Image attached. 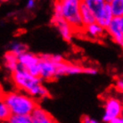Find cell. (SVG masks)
Returning <instances> with one entry per match:
<instances>
[{
    "label": "cell",
    "instance_id": "18",
    "mask_svg": "<svg viewBox=\"0 0 123 123\" xmlns=\"http://www.w3.org/2000/svg\"><path fill=\"white\" fill-rule=\"evenodd\" d=\"M7 123H32L31 115H14L12 114Z\"/></svg>",
    "mask_w": 123,
    "mask_h": 123
},
{
    "label": "cell",
    "instance_id": "11",
    "mask_svg": "<svg viewBox=\"0 0 123 123\" xmlns=\"http://www.w3.org/2000/svg\"><path fill=\"white\" fill-rule=\"evenodd\" d=\"M114 18L113 13H112V11H111V5H110V2L109 1H106V4H105V9L103 11V12L101 13V15L99 16L98 18L96 19V22L100 24L104 29L108 28V26L110 25V23L111 22L112 19Z\"/></svg>",
    "mask_w": 123,
    "mask_h": 123
},
{
    "label": "cell",
    "instance_id": "21",
    "mask_svg": "<svg viewBox=\"0 0 123 123\" xmlns=\"http://www.w3.org/2000/svg\"><path fill=\"white\" fill-rule=\"evenodd\" d=\"M81 123H99V122L96 120H95V119H91L88 116L84 115L81 118Z\"/></svg>",
    "mask_w": 123,
    "mask_h": 123
},
{
    "label": "cell",
    "instance_id": "7",
    "mask_svg": "<svg viewBox=\"0 0 123 123\" xmlns=\"http://www.w3.org/2000/svg\"><path fill=\"white\" fill-rule=\"evenodd\" d=\"M52 24L57 28L62 37L67 41V42H71L73 33H75L74 30L71 27V25L69 24L61 16L53 15L52 20H51Z\"/></svg>",
    "mask_w": 123,
    "mask_h": 123
},
{
    "label": "cell",
    "instance_id": "8",
    "mask_svg": "<svg viewBox=\"0 0 123 123\" xmlns=\"http://www.w3.org/2000/svg\"><path fill=\"white\" fill-rule=\"evenodd\" d=\"M57 68V77H61L63 75H74V74L85 73L86 67H82L80 65L71 64L66 62H62L60 63H55Z\"/></svg>",
    "mask_w": 123,
    "mask_h": 123
},
{
    "label": "cell",
    "instance_id": "15",
    "mask_svg": "<svg viewBox=\"0 0 123 123\" xmlns=\"http://www.w3.org/2000/svg\"><path fill=\"white\" fill-rule=\"evenodd\" d=\"M105 31H106V30L103 28L101 25L98 24L97 22H95V23H93V24H90V25H88V26H86V28H85L84 33H86V35L90 37L97 38V37L103 36Z\"/></svg>",
    "mask_w": 123,
    "mask_h": 123
},
{
    "label": "cell",
    "instance_id": "5",
    "mask_svg": "<svg viewBox=\"0 0 123 123\" xmlns=\"http://www.w3.org/2000/svg\"><path fill=\"white\" fill-rule=\"evenodd\" d=\"M123 105L121 102L117 98L109 97L105 101V114L103 116V120L105 122L111 123L117 118L122 116Z\"/></svg>",
    "mask_w": 123,
    "mask_h": 123
},
{
    "label": "cell",
    "instance_id": "6",
    "mask_svg": "<svg viewBox=\"0 0 123 123\" xmlns=\"http://www.w3.org/2000/svg\"><path fill=\"white\" fill-rule=\"evenodd\" d=\"M40 79L46 80H54L57 78L56 64L53 62L48 57V55H40Z\"/></svg>",
    "mask_w": 123,
    "mask_h": 123
},
{
    "label": "cell",
    "instance_id": "4",
    "mask_svg": "<svg viewBox=\"0 0 123 123\" xmlns=\"http://www.w3.org/2000/svg\"><path fill=\"white\" fill-rule=\"evenodd\" d=\"M40 56L31 53H25L19 56V63L28 73L36 78H40Z\"/></svg>",
    "mask_w": 123,
    "mask_h": 123
},
{
    "label": "cell",
    "instance_id": "17",
    "mask_svg": "<svg viewBox=\"0 0 123 123\" xmlns=\"http://www.w3.org/2000/svg\"><path fill=\"white\" fill-rule=\"evenodd\" d=\"M10 51L15 54L16 55L21 56L22 55L28 52V46L23 43H20V42H16V43H12L11 45V48Z\"/></svg>",
    "mask_w": 123,
    "mask_h": 123
},
{
    "label": "cell",
    "instance_id": "19",
    "mask_svg": "<svg viewBox=\"0 0 123 123\" xmlns=\"http://www.w3.org/2000/svg\"><path fill=\"white\" fill-rule=\"evenodd\" d=\"M12 115V111L10 110V108L1 101L0 103V119L2 121H8L11 116Z\"/></svg>",
    "mask_w": 123,
    "mask_h": 123
},
{
    "label": "cell",
    "instance_id": "1",
    "mask_svg": "<svg viewBox=\"0 0 123 123\" xmlns=\"http://www.w3.org/2000/svg\"><path fill=\"white\" fill-rule=\"evenodd\" d=\"M12 80L18 89L24 91L35 100L47 98L50 96L48 90L42 85V80L40 78L31 76L20 65V63L18 70L12 73Z\"/></svg>",
    "mask_w": 123,
    "mask_h": 123
},
{
    "label": "cell",
    "instance_id": "25",
    "mask_svg": "<svg viewBox=\"0 0 123 123\" xmlns=\"http://www.w3.org/2000/svg\"><path fill=\"white\" fill-rule=\"evenodd\" d=\"M111 123H123V116H120V117L115 119Z\"/></svg>",
    "mask_w": 123,
    "mask_h": 123
},
{
    "label": "cell",
    "instance_id": "20",
    "mask_svg": "<svg viewBox=\"0 0 123 123\" xmlns=\"http://www.w3.org/2000/svg\"><path fill=\"white\" fill-rule=\"evenodd\" d=\"M48 57L55 63H60V62H64L63 61V57L61 55H48Z\"/></svg>",
    "mask_w": 123,
    "mask_h": 123
},
{
    "label": "cell",
    "instance_id": "12",
    "mask_svg": "<svg viewBox=\"0 0 123 123\" xmlns=\"http://www.w3.org/2000/svg\"><path fill=\"white\" fill-rule=\"evenodd\" d=\"M80 15H81L82 22H83L85 28L88 25L96 22V19H95L94 12L91 11L88 6L85 3V1H81V3H80Z\"/></svg>",
    "mask_w": 123,
    "mask_h": 123
},
{
    "label": "cell",
    "instance_id": "9",
    "mask_svg": "<svg viewBox=\"0 0 123 123\" xmlns=\"http://www.w3.org/2000/svg\"><path fill=\"white\" fill-rule=\"evenodd\" d=\"M107 33L112 37V39L119 45H121L123 41V34L121 30V19L119 17H114L111 22L106 29Z\"/></svg>",
    "mask_w": 123,
    "mask_h": 123
},
{
    "label": "cell",
    "instance_id": "3",
    "mask_svg": "<svg viewBox=\"0 0 123 123\" xmlns=\"http://www.w3.org/2000/svg\"><path fill=\"white\" fill-rule=\"evenodd\" d=\"M4 102L14 115H31L38 106L37 101L28 95L19 92H6L2 95Z\"/></svg>",
    "mask_w": 123,
    "mask_h": 123
},
{
    "label": "cell",
    "instance_id": "14",
    "mask_svg": "<svg viewBox=\"0 0 123 123\" xmlns=\"http://www.w3.org/2000/svg\"><path fill=\"white\" fill-rule=\"evenodd\" d=\"M85 3L88 6L91 11L94 12L95 19H97L101 15V13L105 9L106 1L105 0H85Z\"/></svg>",
    "mask_w": 123,
    "mask_h": 123
},
{
    "label": "cell",
    "instance_id": "22",
    "mask_svg": "<svg viewBox=\"0 0 123 123\" xmlns=\"http://www.w3.org/2000/svg\"><path fill=\"white\" fill-rule=\"evenodd\" d=\"M98 71L95 69V68H92V67H86L85 69V74H89V75H95V74H97Z\"/></svg>",
    "mask_w": 123,
    "mask_h": 123
},
{
    "label": "cell",
    "instance_id": "23",
    "mask_svg": "<svg viewBox=\"0 0 123 123\" xmlns=\"http://www.w3.org/2000/svg\"><path fill=\"white\" fill-rule=\"evenodd\" d=\"M115 86H116V89H117L118 91L123 93V80H118L117 81H116Z\"/></svg>",
    "mask_w": 123,
    "mask_h": 123
},
{
    "label": "cell",
    "instance_id": "16",
    "mask_svg": "<svg viewBox=\"0 0 123 123\" xmlns=\"http://www.w3.org/2000/svg\"><path fill=\"white\" fill-rule=\"evenodd\" d=\"M109 2L114 17H123V0H111Z\"/></svg>",
    "mask_w": 123,
    "mask_h": 123
},
{
    "label": "cell",
    "instance_id": "2",
    "mask_svg": "<svg viewBox=\"0 0 123 123\" xmlns=\"http://www.w3.org/2000/svg\"><path fill=\"white\" fill-rule=\"evenodd\" d=\"M80 0H62L56 1L54 5V15L61 16L71 25L76 32H83L85 26L80 15Z\"/></svg>",
    "mask_w": 123,
    "mask_h": 123
},
{
    "label": "cell",
    "instance_id": "26",
    "mask_svg": "<svg viewBox=\"0 0 123 123\" xmlns=\"http://www.w3.org/2000/svg\"><path fill=\"white\" fill-rule=\"evenodd\" d=\"M121 30H122V34H123V17H121Z\"/></svg>",
    "mask_w": 123,
    "mask_h": 123
},
{
    "label": "cell",
    "instance_id": "24",
    "mask_svg": "<svg viewBox=\"0 0 123 123\" xmlns=\"http://www.w3.org/2000/svg\"><path fill=\"white\" fill-rule=\"evenodd\" d=\"M35 4H36V2L34 0H29L28 2H27L26 6H27L28 9H33L34 7H35Z\"/></svg>",
    "mask_w": 123,
    "mask_h": 123
},
{
    "label": "cell",
    "instance_id": "13",
    "mask_svg": "<svg viewBox=\"0 0 123 123\" xmlns=\"http://www.w3.org/2000/svg\"><path fill=\"white\" fill-rule=\"evenodd\" d=\"M5 66L7 70H9L12 73L15 72L19 67V56L16 55L11 51H7L4 55Z\"/></svg>",
    "mask_w": 123,
    "mask_h": 123
},
{
    "label": "cell",
    "instance_id": "10",
    "mask_svg": "<svg viewBox=\"0 0 123 123\" xmlns=\"http://www.w3.org/2000/svg\"><path fill=\"white\" fill-rule=\"evenodd\" d=\"M31 118L32 123H58L48 111L39 106L34 110L31 114Z\"/></svg>",
    "mask_w": 123,
    "mask_h": 123
}]
</instances>
